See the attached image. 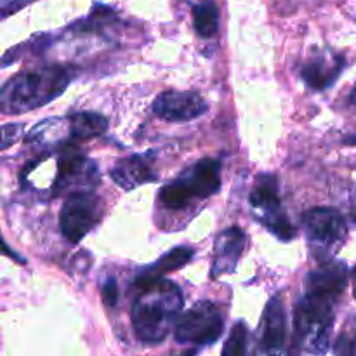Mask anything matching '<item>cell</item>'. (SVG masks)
<instances>
[{"label":"cell","instance_id":"obj_25","mask_svg":"<svg viewBox=\"0 0 356 356\" xmlns=\"http://www.w3.org/2000/svg\"><path fill=\"white\" fill-rule=\"evenodd\" d=\"M351 219L356 222V195L353 198V204H351Z\"/></svg>","mask_w":356,"mask_h":356},{"label":"cell","instance_id":"obj_2","mask_svg":"<svg viewBox=\"0 0 356 356\" xmlns=\"http://www.w3.org/2000/svg\"><path fill=\"white\" fill-rule=\"evenodd\" d=\"M72 82L65 66L45 65L13 76L0 90V106L6 115H21L45 106L65 92Z\"/></svg>","mask_w":356,"mask_h":356},{"label":"cell","instance_id":"obj_12","mask_svg":"<svg viewBox=\"0 0 356 356\" xmlns=\"http://www.w3.org/2000/svg\"><path fill=\"white\" fill-rule=\"evenodd\" d=\"M155 153L148 152L145 155H132L127 159H120L110 170V176L117 186L122 190L132 191L141 184L156 181V174L153 170Z\"/></svg>","mask_w":356,"mask_h":356},{"label":"cell","instance_id":"obj_4","mask_svg":"<svg viewBox=\"0 0 356 356\" xmlns=\"http://www.w3.org/2000/svg\"><path fill=\"white\" fill-rule=\"evenodd\" d=\"M221 188V163L219 160L204 159L179 174L172 183L165 184L159 193L160 207L181 211L195 200L216 195Z\"/></svg>","mask_w":356,"mask_h":356},{"label":"cell","instance_id":"obj_16","mask_svg":"<svg viewBox=\"0 0 356 356\" xmlns=\"http://www.w3.org/2000/svg\"><path fill=\"white\" fill-rule=\"evenodd\" d=\"M346 61L343 56H316L302 66V80L313 90H325L336 83Z\"/></svg>","mask_w":356,"mask_h":356},{"label":"cell","instance_id":"obj_11","mask_svg":"<svg viewBox=\"0 0 356 356\" xmlns=\"http://www.w3.org/2000/svg\"><path fill=\"white\" fill-rule=\"evenodd\" d=\"M287 339V313L280 296H275L264 308L259 327V353L277 355L284 351Z\"/></svg>","mask_w":356,"mask_h":356},{"label":"cell","instance_id":"obj_13","mask_svg":"<svg viewBox=\"0 0 356 356\" xmlns=\"http://www.w3.org/2000/svg\"><path fill=\"white\" fill-rule=\"evenodd\" d=\"M70 141H73V131L70 117L66 118H45L31 127L24 143L35 149L51 152V149L65 148Z\"/></svg>","mask_w":356,"mask_h":356},{"label":"cell","instance_id":"obj_21","mask_svg":"<svg viewBox=\"0 0 356 356\" xmlns=\"http://www.w3.org/2000/svg\"><path fill=\"white\" fill-rule=\"evenodd\" d=\"M344 329L346 330L339 336L334 351H336L337 355H356V329L353 332L348 330V327H344Z\"/></svg>","mask_w":356,"mask_h":356},{"label":"cell","instance_id":"obj_3","mask_svg":"<svg viewBox=\"0 0 356 356\" xmlns=\"http://www.w3.org/2000/svg\"><path fill=\"white\" fill-rule=\"evenodd\" d=\"M336 299L306 291L296 306L294 341L301 351L323 355L329 351Z\"/></svg>","mask_w":356,"mask_h":356},{"label":"cell","instance_id":"obj_14","mask_svg":"<svg viewBox=\"0 0 356 356\" xmlns=\"http://www.w3.org/2000/svg\"><path fill=\"white\" fill-rule=\"evenodd\" d=\"M247 236L240 228L225 229L219 233L214 245V264H212V277L219 275H232L238 266V261L245 249Z\"/></svg>","mask_w":356,"mask_h":356},{"label":"cell","instance_id":"obj_5","mask_svg":"<svg viewBox=\"0 0 356 356\" xmlns=\"http://www.w3.org/2000/svg\"><path fill=\"white\" fill-rule=\"evenodd\" d=\"M250 207L256 212L261 225L266 226L277 238L289 242L296 236V228L282 209L280 184L275 174H261L249 197Z\"/></svg>","mask_w":356,"mask_h":356},{"label":"cell","instance_id":"obj_6","mask_svg":"<svg viewBox=\"0 0 356 356\" xmlns=\"http://www.w3.org/2000/svg\"><path fill=\"white\" fill-rule=\"evenodd\" d=\"M225 327V318L212 301H200L179 316L174 327V337L179 344L211 346L218 343Z\"/></svg>","mask_w":356,"mask_h":356},{"label":"cell","instance_id":"obj_27","mask_svg":"<svg viewBox=\"0 0 356 356\" xmlns=\"http://www.w3.org/2000/svg\"><path fill=\"white\" fill-rule=\"evenodd\" d=\"M344 143H346V145H356V136H353V138H346Z\"/></svg>","mask_w":356,"mask_h":356},{"label":"cell","instance_id":"obj_18","mask_svg":"<svg viewBox=\"0 0 356 356\" xmlns=\"http://www.w3.org/2000/svg\"><path fill=\"white\" fill-rule=\"evenodd\" d=\"M73 139H90L101 136L108 129V122L96 111H76L70 115Z\"/></svg>","mask_w":356,"mask_h":356},{"label":"cell","instance_id":"obj_22","mask_svg":"<svg viewBox=\"0 0 356 356\" xmlns=\"http://www.w3.org/2000/svg\"><path fill=\"white\" fill-rule=\"evenodd\" d=\"M101 296H103V301L106 306H115L118 301V285L117 280L113 277L106 278V282L101 287Z\"/></svg>","mask_w":356,"mask_h":356},{"label":"cell","instance_id":"obj_9","mask_svg":"<svg viewBox=\"0 0 356 356\" xmlns=\"http://www.w3.org/2000/svg\"><path fill=\"white\" fill-rule=\"evenodd\" d=\"M97 207L99 200L94 197L92 191H79L70 195L59 212V228L63 236L68 242L79 243L99 219Z\"/></svg>","mask_w":356,"mask_h":356},{"label":"cell","instance_id":"obj_26","mask_svg":"<svg viewBox=\"0 0 356 356\" xmlns=\"http://www.w3.org/2000/svg\"><path fill=\"white\" fill-rule=\"evenodd\" d=\"M351 280H353V294H355V299H356V268L353 270V277H351Z\"/></svg>","mask_w":356,"mask_h":356},{"label":"cell","instance_id":"obj_17","mask_svg":"<svg viewBox=\"0 0 356 356\" xmlns=\"http://www.w3.org/2000/svg\"><path fill=\"white\" fill-rule=\"evenodd\" d=\"M193 254L195 250L191 249V247H184V245L176 247V249H172L170 252L163 254V256L159 259V263L146 268L145 271H141V275L136 278L134 287L136 289L145 287V285L152 284V282H156L159 278H163V275L169 273V271L179 270V268L186 266V264L191 261V257H193Z\"/></svg>","mask_w":356,"mask_h":356},{"label":"cell","instance_id":"obj_23","mask_svg":"<svg viewBox=\"0 0 356 356\" xmlns=\"http://www.w3.org/2000/svg\"><path fill=\"white\" fill-rule=\"evenodd\" d=\"M23 131V124H7L2 127V148L6 149L13 141L19 138Z\"/></svg>","mask_w":356,"mask_h":356},{"label":"cell","instance_id":"obj_1","mask_svg":"<svg viewBox=\"0 0 356 356\" xmlns=\"http://www.w3.org/2000/svg\"><path fill=\"white\" fill-rule=\"evenodd\" d=\"M183 305L179 287L165 278L139 287V296L132 305L131 313L136 337L146 344L162 343L176 327Z\"/></svg>","mask_w":356,"mask_h":356},{"label":"cell","instance_id":"obj_20","mask_svg":"<svg viewBox=\"0 0 356 356\" xmlns=\"http://www.w3.org/2000/svg\"><path fill=\"white\" fill-rule=\"evenodd\" d=\"M247 327L243 322L235 323L232 334H229L228 341H226L225 348H222V355L226 356H242L247 353Z\"/></svg>","mask_w":356,"mask_h":356},{"label":"cell","instance_id":"obj_24","mask_svg":"<svg viewBox=\"0 0 356 356\" xmlns=\"http://www.w3.org/2000/svg\"><path fill=\"white\" fill-rule=\"evenodd\" d=\"M19 7V0H2V10L3 17L10 13V10H16Z\"/></svg>","mask_w":356,"mask_h":356},{"label":"cell","instance_id":"obj_19","mask_svg":"<svg viewBox=\"0 0 356 356\" xmlns=\"http://www.w3.org/2000/svg\"><path fill=\"white\" fill-rule=\"evenodd\" d=\"M193 26L202 38H211L219 30V10L212 0H204L193 7Z\"/></svg>","mask_w":356,"mask_h":356},{"label":"cell","instance_id":"obj_7","mask_svg":"<svg viewBox=\"0 0 356 356\" xmlns=\"http://www.w3.org/2000/svg\"><path fill=\"white\" fill-rule=\"evenodd\" d=\"M302 226L312 250L323 259L336 252L346 236V221L343 214L330 207L309 209L302 214Z\"/></svg>","mask_w":356,"mask_h":356},{"label":"cell","instance_id":"obj_15","mask_svg":"<svg viewBox=\"0 0 356 356\" xmlns=\"http://www.w3.org/2000/svg\"><path fill=\"white\" fill-rule=\"evenodd\" d=\"M348 285V268L339 261H327L306 277V291L339 299Z\"/></svg>","mask_w":356,"mask_h":356},{"label":"cell","instance_id":"obj_28","mask_svg":"<svg viewBox=\"0 0 356 356\" xmlns=\"http://www.w3.org/2000/svg\"><path fill=\"white\" fill-rule=\"evenodd\" d=\"M350 103H351V104H355V106H356V87H355V89H353V92H351Z\"/></svg>","mask_w":356,"mask_h":356},{"label":"cell","instance_id":"obj_10","mask_svg":"<svg viewBox=\"0 0 356 356\" xmlns=\"http://www.w3.org/2000/svg\"><path fill=\"white\" fill-rule=\"evenodd\" d=\"M153 113L169 122H190L207 111V103L191 90H163L153 101Z\"/></svg>","mask_w":356,"mask_h":356},{"label":"cell","instance_id":"obj_8","mask_svg":"<svg viewBox=\"0 0 356 356\" xmlns=\"http://www.w3.org/2000/svg\"><path fill=\"white\" fill-rule=\"evenodd\" d=\"M99 169L87 156L75 152H65L58 160V174L52 184V195L92 191L99 184Z\"/></svg>","mask_w":356,"mask_h":356}]
</instances>
